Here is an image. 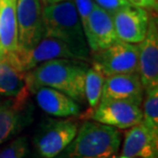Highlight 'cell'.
I'll list each match as a JSON object with an SVG mask.
<instances>
[{"label":"cell","mask_w":158,"mask_h":158,"mask_svg":"<svg viewBox=\"0 0 158 158\" xmlns=\"http://www.w3.org/2000/svg\"><path fill=\"white\" fill-rule=\"evenodd\" d=\"M105 77L106 76L102 70L94 64L91 65V67L88 68L86 72L84 82V94L85 101L90 107V111H93L99 105L101 101Z\"/></svg>","instance_id":"obj_18"},{"label":"cell","mask_w":158,"mask_h":158,"mask_svg":"<svg viewBox=\"0 0 158 158\" xmlns=\"http://www.w3.org/2000/svg\"><path fill=\"white\" fill-rule=\"evenodd\" d=\"M15 56L20 69L25 73L32 70L42 63L52 61L56 59H77L71 48L63 41L52 38V37H43L40 42L29 50H23L18 48L11 52Z\"/></svg>","instance_id":"obj_8"},{"label":"cell","mask_w":158,"mask_h":158,"mask_svg":"<svg viewBox=\"0 0 158 158\" xmlns=\"http://www.w3.org/2000/svg\"><path fill=\"white\" fill-rule=\"evenodd\" d=\"M127 2L132 6L146 8V9H157V0H127Z\"/></svg>","instance_id":"obj_23"},{"label":"cell","mask_w":158,"mask_h":158,"mask_svg":"<svg viewBox=\"0 0 158 158\" xmlns=\"http://www.w3.org/2000/svg\"><path fill=\"white\" fill-rule=\"evenodd\" d=\"M121 145L119 129L97 121H85L75 138L55 158H111Z\"/></svg>","instance_id":"obj_3"},{"label":"cell","mask_w":158,"mask_h":158,"mask_svg":"<svg viewBox=\"0 0 158 158\" xmlns=\"http://www.w3.org/2000/svg\"><path fill=\"white\" fill-rule=\"evenodd\" d=\"M93 64L97 65L105 76L135 73L139 70V47L118 40L105 49L93 52Z\"/></svg>","instance_id":"obj_5"},{"label":"cell","mask_w":158,"mask_h":158,"mask_svg":"<svg viewBox=\"0 0 158 158\" xmlns=\"http://www.w3.org/2000/svg\"><path fill=\"white\" fill-rule=\"evenodd\" d=\"M94 1L99 7L104 9L111 15L116 14L123 7L131 5L127 2V0H94Z\"/></svg>","instance_id":"obj_22"},{"label":"cell","mask_w":158,"mask_h":158,"mask_svg":"<svg viewBox=\"0 0 158 158\" xmlns=\"http://www.w3.org/2000/svg\"><path fill=\"white\" fill-rule=\"evenodd\" d=\"M39 108L56 117L77 116L80 113L78 103L70 97L55 88L42 86L34 91Z\"/></svg>","instance_id":"obj_16"},{"label":"cell","mask_w":158,"mask_h":158,"mask_svg":"<svg viewBox=\"0 0 158 158\" xmlns=\"http://www.w3.org/2000/svg\"><path fill=\"white\" fill-rule=\"evenodd\" d=\"M30 94L26 73L18 66L12 52H6L0 59V96L11 99H29Z\"/></svg>","instance_id":"obj_15"},{"label":"cell","mask_w":158,"mask_h":158,"mask_svg":"<svg viewBox=\"0 0 158 158\" xmlns=\"http://www.w3.org/2000/svg\"><path fill=\"white\" fill-rule=\"evenodd\" d=\"M145 90L138 72L106 76L101 100L129 101L141 106Z\"/></svg>","instance_id":"obj_12"},{"label":"cell","mask_w":158,"mask_h":158,"mask_svg":"<svg viewBox=\"0 0 158 158\" xmlns=\"http://www.w3.org/2000/svg\"><path fill=\"white\" fill-rule=\"evenodd\" d=\"M29 151L28 139L19 137L0 150V158H23Z\"/></svg>","instance_id":"obj_20"},{"label":"cell","mask_w":158,"mask_h":158,"mask_svg":"<svg viewBox=\"0 0 158 158\" xmlns=\"http://www.w3.org/2000/svg\"><path fill=\"white\" fill-rule=\"evenodd\" d=\"M121 155L129 158H158V137L142 121L127 128Z\"/></svg>","instance_id":"obj_14"},{"label":"cell","mask_w":158,"mask_h":158,"mask_svg":"<svg viewBox=\"0 0 158 158\" xmlns=\"http://www.w3.org/2000/svg\"><path fill=\"white\" fill-rule=\"evenodd\" d=\"M0 103H1V99H0Z\"/></svg>","instance_id":"obj_28"},{"label":"cell","mask_w":158,"mask_h":158,"mask_svg":"<svg viewBox=\"0 0 158 158\" xmlns=\"http://www.w3.org/2000/svg\"><path fill=\"white\" fill-rule=\"evenodd\" d=\"M94 121L113 126L117 129H127L143 120L141 106L123 100H101L99 105L89 112Z\"/></svg>","instance_id":"obj_7"},{"label":"cell","mask_w":158,"mask_h":158,"mask_svg":"<svg viewBox=\"0 0 158 158\" xmlns=\"http://www.w3.org/2000/svg\"><path fill=\"white\" fill-rule=\"evenodd\" d=\"M73 2L75 7H76L79 19H80L82 29L84 31V29L86 28L88 18H89L94 7L96 6V3L94 0H73Z\"/></svg>","instance_id":"obj_21"},{"label":"cell","mask_w":158,"mask_h":158,"mask_svg":"<svg viewBox=\"0 0 158 158\" xmlns=\"http://www.w3.org/2000/svg\"><path fill=\"white\" fill-rule=\"evenodd\" d=\"M143 99V121L148 128L158 137V87L146 90Z\"/></svg>","instance_id":"obj_19"},{"label":"cell","mask_w":158,"mask_h":158,"mask_svg":"<svg viewBox=\"0 0 158 158\" xmlns=\"http://www.w3.org/2000/svg\"><path fill=\"white\" fill-rule=\"evenodd\" d=\"M44 36L63 41L70 47L78 60L89 58L85 35L73 0L47 4L42 8Z\"/></svg>","instance_id":"obj_2"},{"label":"cell","mask_w":158,"mask_h":158,"mask_svg":"<svg viewBox=\"0 0 158 158\" xmlns=\"http://www.w3.org/2000/svg\"><path fill=\"white\" fill-rule=\"evenodd\" d=\"M17 0H0V46L5 52L19 48Z\"/></svg>","instance_id":"obj_17"},{"label":"cell","mask_w":158,"mask_h":158,"mask_svg":"<svg viewBox=\"0 0 158 158\" xmlns=\"http://www.w3.org/2000/svg\"><path fill=\"white\" fill-rule=\"evenodd\" d=\"M19 48L29 50L36 46L44 36L42 6L40 0H17Z\"/></svg>","instance_id":"obj_6"},{"label":"cell","mask_w":158,"mask_h":158,"mask_svg":"<svg viewBox=\"0 0 158 158\" xmlns=\"http://www.w3.org/2000/svg\"><path fill=\"white\" fill-rule=\"evenodd\" d=\"M44 4L47 5V4H52V3H56V2H60V1H64V0H41Z\"/></svg>","instance_id":"obj_25"},{"label":"cell","mask_w":158,"mask_h":158,"mask_svg":"<svg viewBox=\"0 0 158 158\" xmlns=\"http://www.w3.org/2000/svg\"><path fill=\"white\" fill-rule=\"evenodd\" d=\"M89 66L76 59H56L37 66L26 73L31 93L47 86L60 90L77 103L85 102L84 82Z\"/></svg>","instance_id":"obj_1"},{"label":"cell","mask_w":158,"mask_h":158,"mask_svg":"<svg viewBox=\"0 0 158 158\" xmlns=\"http://www.w3.org/2000/svg\"><path fill=\"white\" fill-rule=\"evenodd\" d=\"M139 70L144 90L158 87V25L157 18L149 17L147 33L139 43Z\"/></svg>","instance_id":"obj_9"},{"label":"cell","mask_w":158,"mask_h":158,"mask_svg":"<svg viewBox=\"0 0 158 158\" xmlns=\"http://www.w3.org/2000/svg\"><path fill=\"white\" fill-rule=\"evenodd\" d=\"M78 131L72 119H46L33 138L36 153L41 158H55L70 144Z\"/></svg>","instance_id":"obj_4"},{"label":"cell","mask_w":158,"mask_h":158,"mask_svg":"<svg viewBox=\"0 0 158 158\" xmlns=\"http://www.w3.org/2000/svg\"><path fill=\"white\" fill-rule=\"evenodd\" d=\"M146 9L128 5L112 15L118 39L128 43H140L146 36L149 22Z\"/></svg>","instance_id":"obj_10"},{"label":"cell","mask_w":158,"mask_h":158,"mask_svg":"<svg viewBox=\"0 0 158 158\" xmlns=\"http://www.w3.org/2000/svg\"><path fill=\"white\" fill-rule=\"evenodd\" d=\"M5 53H6V52H5L4 50H3L2 48H1V46H0V59H2L3 56H4Z\"/></svg>","instance_id":"obj_26"},{"label":"cell","mask_w":158,"mask_h":158,"mask_svg":"<svg viewBox=\"0 0 158 158\" xmlns=\"http://www.w3.org/2000/svg\"><path fill=\"white\" fill-rule=\"evenodd\" d=\"M83 32L91 52L105 49L119 40L116 35L112 15L97 4L88 18Z\"/></svg>","instance_id":"obj_11"},{"label":"cell","mask_w":158,"mask_h":158,"mask_svg":"<svg viewBox=\"0 0 158 158\" xmlns=\"http://www.w3.org/2000/svg\"><path fill=\"white\" fill-rule=\"evenodd\" d=\"M23 158H41V157L37 153H35V152H30V151H29V152H28Z\"/></svg>","instance_id":"obj_24"},{"label":"cell","mask_w":158,"mask_h":158,"mask_svg":"<svg viewBox=\"0 0 158 158\" xmlns=\"http://www.w3.org/2000/svg\"><path fill=\"white\" fill-rule=\"evenodd\" d=\"M111 158H129V157H126V156H123V155H114V156H112Z\"/></svg>","instance_id":"obj_27"},{"label":"cell","mask_w":158,"mask_h":158,"mask_svg":"<svg viewBox=\"0 0 158 158\" xmlns=\"http://www.w3.org/2000/svg\"><path fill=\"white\" fill-rule=\"evenodd\" d=\"M29 99H11L0 103V145L15 137L30 121Z\"/></svg>","instance_id":"obj_13"}]
</instances>
